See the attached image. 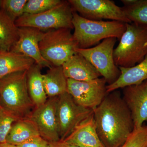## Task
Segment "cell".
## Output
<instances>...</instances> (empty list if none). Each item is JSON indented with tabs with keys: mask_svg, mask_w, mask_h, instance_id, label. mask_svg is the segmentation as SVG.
I'll use <instances>...</instances> for the list:
<instances>
[{
	"mask_svg": "<svg viewBox=\"0 0 147 147\" xmlns=\"http://www.w3.org/2000/svg\"><path fill=\"white\" fill-rule=\"evenodd\" d=\"M35 63L32 59L22 54L0 50V79L11 74L28 71Z\"/></svg>",
	"mask_w": 147,
	"mask_h": 147,
	"instance_id": "cell-17",
	"label": "cell"
},
{
	"mask_svg": "<svg viewBox=\"0 0 147 147\" xmlns=\"http://www.w3.org/2000/svg\"><path fill=\"white\" fill-rule=\"evenodd\" d=\"M126 29L114 50L118 67H131L140 63L147 55V26L125 23Z\"/></svg>",
	"mask_w": 147,
	"mask_h": 147,
	"instance_id": "cell-4",
	"label": "cell"
},
{
	"mask_svg": "<svg viewBox=\"0 0 147 147\" xmlns=\"http://www.w3.org/2000/svg\"><path fill=\"white\" fill-rule=\"evenodd\" d=\"M67 79L79 82H89L101 75L88 61L76 53L62 65Z\"/></svg>",
	"mask_w": 147,
	"mask_h": 147,
	"instance_id": "cell-15",
	"label": "cell"
},
{
	"mask_svg": "<svg viewBox=\"0 0 147 147\" xmlns=\"http://www.w3.org/2000/svg\"><path fill=\"white\" fill-rule=\"evenodd\" d=\"M2 7V0H0V10L1 9Z\"/></svg>",
	"mask_w": 147,
	"mask_h": 147,
	"instance_id": "cell-32",
	"label": "cell"
},
{
	"mask_svg": "<svg viewBox=\"0 0 147 147\" xmlns=\"http://www.w3.org/2000/svg\"><path fill=\"white\" fill-rule=\"evenodd\" d=\"M120 147H147V125L134 128Z\"/></svg>",
	"mask_w": 147,
	"mask_h": 147,
	"instance_id": "cell-24",
	"label": "cell"
},
{
	"mask_svg": "<svg viewBox=\"0 0 147 147\" xmlns=\"http://www.w3.org/2000/svg\"><path fill=\"white\" fill-rule=\"evenodd\" d=\"M44 89L47 97L58 96L67 92V79L62 66H53L43 74Z\"/></svg>",
	"mask_w": 147,
	"mask_h": 147,
	"instance_id": "cell-18",
	"label": "cell"
},
{
	"mask_svg": "<svg viewBox=\"0 0 147 147\" xmlns=\"http://www.w3.org/2000/svg\"><path fill=\"white\" fill-rule=\"evenodd\" d=\"M50 143L40 135L32 137L22 144L17 145V147H47Z\"/></svg>",
	"mask_w": 147,
	"mask_h": 147,
	"instance_id": "cell-27",
	"label": "cell"
},
{
	"mask_svg": "<svg viewBox=\"0 0 147 147\" xmlns=\"http://www.w3.org/2000/svg\"><path fill=\"white\" fill-rule=\"evenodd\" d=\"M38 135H40L39 132L34 122L28 117L21 118L13 124L6 143L16 146Z\"/></svg>",
	"mask_w": 147,
	"mask_h": 147,
	"instance_id": "cell-20",
	"label": "cell"
},
{
	"mask_svg": "<svg viewBox=\"0 0 147 147\" xmlns=\"http://www.w3.org/2000/svg\"><path fill=\"white\" fill-rule=\"evenodd\" d=\"M117 39L109 38L94 47L86 49L78 47L76 50V53L92 65L105 79L108 85L115 82L121 74L120 70L116 65L114 59V47Z\"/></svg>",
	"mask_w": 147,
	"mask_h": 147,
	"instance_id": "cell-7",
	"label": "cell"
},
{
	"mask_svg": "<svg viewBox=\"0 0 147 147\" xmlns=\"http://www.w3.org/2000/svg\"><path fill=\"white\" fill-rule=\"evenodd\" d=\"M47 147H55V146H54V145L53 144H52V143H50V145H49V146H48Z\"/></svg>",
	"mask_w": 147,
	"mask_h": 147,
	"instance_id": "cell-31",
	"label": "cell"
},
{
	"mask_svg": "<svg viewBox=\"0 0 147 147\" xmlns=\"http://www.w3.org/2000/svg\"><path fill=\"white\" fill-rule=\"evenodd\" d=\"M93 113L98 134L105 147H120L134 129L131 113L118 90L108 93Z\"/></svg>",
	"mask_w": 147,
	"mask_h": 147,
	"instance_id": "cell-1",
	"label": "cell"
},
{
	"mask_svg": "<svg viewBox=\"0 0 147 147\" xmlns=\"http://www.w3.org/2000/svg\"><path fill=\"white\" fill-rule=\"evenodd\" d=\"M45 33L36 28L19 27L18 40L11 47L10 51L31 58L41 68H50L53 65L42 57L39 49V42Z\"/></svg>",
	"mask_w": 147,
	"mask_h": 147,
	"instance_id": "cell-12",
	"label": "cell"
},
{
	"mask_svg": "<svg viewBox=\"0 0 147 147\" xmlns=\"http://www.w3.org/2000/svg\"><path fill=\"white\" fill-rule=\"evenodd\" d=\"M55 147H78L70 144L63 141H60L56 143H52Z\"/></svg>",
	"mask_w": 147,
	"mask_h": 147,
	"instance_id": "cell-28",
	"label": "cell"
},
{
	"mask_svg": "<svg viewBox=\"0 0 147 147\" xmlns=\"http://www.w3.org/2000/svg\"><path fill=\"white\" fill-rule=\"evenodd\" d=\"M119 67L120 76L113 84L107 85L108 93L128 86L141 84L147 80V55L141 62L132 67Z\"/></svg>",
	"mask_w": 147,
	"mask_h": 147,
	"instance_id": "cell-16",
	"label": "cell"
},
{
	"mask_svg": "<svg viewBox=\"0 0 147 147\" xmlns=\"http://www.w3.org/2000/svg\"><path fill=\"white\" fill-rule=\"evenodd\" d=\"M27 71L0 79V105L20 118L27 117L35 108L28 90Z\"/></svg>",
	"mask_w": 147,
	"mask_h": 147,
	"instance_id": "cell-2",
	"label": "cell"
},
{
	"mask_svg": "<svg viewBox=\"0 0 147 147\" xmlns=\"http://www.w3.org/2000/svg\"><path fill=\"white\" fill-rule=\"evenodd\" d=\"M27 0H2L1 9L15 21L24 13Z\"/></svg>",
	"mask_w": 147,
	"mask_h": 147,
	"instance_id": "cell-26",
	"label": "cell"
},
{
	"mask_svg": "<svg viewBox=\"0 0 147 147\" xmlns=\"http://www.w3.org/2000/svg\"><path fill=\"white\" fill-rule=\"evenodd\" d=\"M21 119L0 105V144L6 143V139L13 124Z\"/></svg>",
	"mask_w": 147,
	"mask_h": 147,
	"instance_id": "cell-23",
	"label": "cell"
},
{
	"mask_svg": "<svg viewBox=\"0 0 147 147\" xmlns=\"http://www.w3.org/2000/svg\"><path fill=\"white\" fill-rule=\"evenodd\" d=\"M63 141L78 147H105L98 134L93 113Z\"/></svg>",
	"mask_w": 147,
	"mask_h": 147,
	"instance_id": "cell-14",
	"label": "cell"
},
{
	"mask_svg": "<svg viewBox=\"0 0 147 147\" xmlns=\"http://www.w3.org/2000/svg\"><path fill=\"white\" fill-rule=\"evenodd\" d=\"M123 98L131 113L134 128L147 121V80L123 88Z\"/></svg>",
	"mask_w": 147,
	"mask_h": 147,
	"instance_id": "cell-13",
	"label": "cell"
},
{
	"mask_svg": "<svg viewBox=\"0 0 147 147\" xmlns=\"http://www.w3.org/2000/svg\"><path fill=\"white\" fill-rule=\"evenodd\" d=\"M61 1V0H28L24 8V13L36 14L42 13L55 7Z\"/></svg>",
	"mask_w": 147,
	"mask_h": 147,
	"instance_id": "cell-25",
	"label": "cell"
},
{
	"mask_svg": "<svg viewBox=\"0 0 147 147\" xmlns=\"http://www.w3.org/2000/svg\"><path fill=\"white\" fill-rule=\"evenodd\" d=\"M18 28L2 9L0 10V50L10 51L18 40Z\"/></svg>",
	"mask_w": 147,
	"mask_h": 147,
	"instance_id": "cell-21",
	"label": "cell"
},
{
	"mask_svg": "<svg viewBox=\"0 0 147 147\" xmlns=\"http://www.w3.org/2000/svg\"><path fill=\"white\" fill-rule=\"evenodd\" d=\"M0 147H17L15 145L5 143L3 144H0Z\"/></svg>",
	"mask_w": 147,
	"mask_h": 147,
	"instance_id": "cell-30",
	"label": "cell"
},
{
	"mask_svg": "<svg viewBox=\"0 0 147 147\" xmlns=\"http://www.w3.org/2000/svg\"><path fill=\"white\" fill-rule=\"evenodd\" d=\"M93 110L77 104L67 92L58 96L57 118L60 141H63Z\"/></svg>",
	"mask_w": 147,
	"mask_h": 147,
	"instance_id": "cell-8",
	"label": "cell"
},
{
	"mask_svg": "<svg viewBox=\"0 0 147 147\" xmlns=\"http://www.w3.org/2000/svg\"><path fill=\"white\" fill-rule=\"evenodd\" d=\"M121 8L131 23L147 26V0H136L132 4Z\"/></svg>",
	"mask_w": 147,
	"mask_h": 147,
	"instance_id": "cell-22",
	"label": "cell"
},
{
	"mask_svg": "<svg viewBox=\"0 0 147 147\" xmlns=\"http://www.w3.org/2000/svg\"><path fill=\"white\" fill-rule=\"evenodd\" d=\"M58 96L48 98L46 102L35 108L28 116L36 125L40 135L50 143L60 141L57 118Z\"/></svg>",
	"mask_w": 147,
	"mask_h": 147,
	"instance_id": "cell-11",
	"label": "cell"
},
{
	"mask_svg": "<svg viewBox=\"0 0 147 147\" xmlns=\"http://www.w3.org/2000/svg\"><path fill=\"white\" fill-rule=\"evenodd\" d=\"M72 24L74 38L78 48L86 49L96 45L109 38L120 39L126 29L125 23L120 21H96L84 18L74 11Z\"/></svg>",
	"mask_w": 147,
	"mask_h": 147,
	"instance_id": "cell-3",
	"label": "cell"
},
{
	"mask_svg": "<svg viewBox=\"0 0 147 147\" xmlns=\"http://www.w3.org/2000/svg\"><path fill=\"white\" fill-rule=\"evenodd\" d=\"M71 29L60 28L45 32L39 42L42 57L53 66H62L76 54L78 45Z\"/></svg>",
	"mask_w": 147,
	"mask_h": 147,
	"instance_id": "cell-5",
	"label": "cell"
},
{
	"mask_svg": "<svg viewBox=\"0 0 147 147\" xmlns=\"http://www.w3.org/2000/svg\"><path fill=\"white\" fill-rule=\"evenodd\" d=\"M41 67L35 63L27 71V85L30 96L35 108L39 107L47 101Z\"/></svg>",
	"mask_w": 147,
	"mask_h": 147,
	"instance_id": "cell-19",
	"label": "cell"
},
{
	"mask_svg": "<svg viewBox=\"0 0 147 147\" xmlns=\"http://www.w3.org/2000/svg\"><path fill=\"white\" fill-rule=\"evenodd\" d=\"M74 11L90 20L108 19L125 23H131L121 7L110 0H69Z\"/></svg>",
	"mask_w": 147,
	"mask_h": 147,
	"instance_id": "cell-9",
	"label": "cell"
},
{
	"mask_svg": "<svg viewBox=\"0 0 147 147\" xmlns=\"http://www.w3.org/2000/svg\"><path fill=\"white\" fill-rule=\"evenodd\" d=\"M73 9L68 1H61L53 8L36 14L24 13L15 21L16 26L36 28L41 30L74 29Z\"/></svg>",
	"mask_w": 147,
	"mask_h": 147,
	"instance_id": "cell-6",
	"label": "cell"
},
{
	"mask_svg": "<svg viewBox=\"0 0 147 147\" xmlns=\"http://www.w3.org/2000/svg\"><path fill=\"white\" fill-rule=\"evenodd\" d=\"M136 0H121V1L123 4L124 6H127L132 4Z\"/></svg>",
	"mask_w": 147,
	"mask_h": 147,
	"instance_id": "cell-29",
	"label": "cell"
},
{
	"mask_svg": "<svg viewBox=\"0 0 147 147\" xmlns=\"http://www.w3.org/2000/svg\"><path fill=\"white\" fill-rule=\"evenodd\" d=\"M107 84L102 77L87 82L67 79V92L77 104L93 110L108 94Z\"/></svg>",
	"mask_w": 147,
	"mask_h": 147,
	"instance_id": "cell-10",
	"label": "cell"
}]
</instances>
